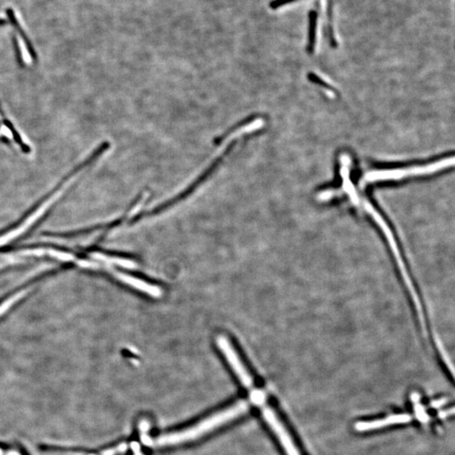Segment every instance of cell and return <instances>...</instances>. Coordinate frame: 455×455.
I'll return each mask as SVG.
<instances>
[{
    "instance_id": "obj_1",
    "label": "cell",
    "mask_w": 455,
    "mask_h": 455,
    "mask_svg": "<svg viewBox=\"0 0 455 455\" xmlns=\"http://www.w3.org/2000/svg\"><path fill=\"white\" fill-rule=\"evenodd\" d=\"M248 410V405L246 402H241L232 406L229 409L211 415L205 420L202 421L201 423H197L194 427H190L188 429L180 431V432H174L170 434L163 435L155 439H150L147 436L142 438L143 444L149 446H166L174 445V444H181L184 442L190 441L193 439H197L199 436H203L207 432H210L215 429L216 427H220L224 423H228L229 421L234 419L241 414L245 413Z\"/></svg>"
},
{
    "instance_id": "obj_2",
    "label": "cell",
    "mask_w": 455,
    "mask_h": 455,
    "mask_svg": "<svg viewBox=\"0 0 455 455\" xmlns=\"http://www.w3.org/2000/svg\"><path fill=\"white\" fill-rule=\"evenodd\" d=\"M217 343L224 357H226L227 361L232 369L236 375L238 376L239 379L241 380L242 385H245V387H251L253 384L252 378L241 361V357H239L235 349L230 343L229 339L224 336H219Z\"/></svg>"
},
{
    "instance_id": "obj_3",
    "label": "cell",
    "mask_w": 455,
    "mask_h": 455,
    "mask_svg": "<svg viewBox=\"0 0 455 455\" xmlns=\"http://www.w3.org/2000/svg\"><path fill=\"white\" fill-rule=\"evenodd\" d=\"M264 418L267 422L269 426L271 427V429L274 431L278 439L280 440L281 444L283 446L285 450L288 455H299V451L297 449L296 447L293 443L292 439L290 438L289 434L287 433V431L285 429L283 424L279 422L278 417L276 416L275 413L273 412L272 410L265 407L262 410Z\"/></svg>"
},
{
    "instance_id": "obj_4",
    "label": "cell",
    "mask_w": 455,
    "mask_h": 455,
    "mask_svg": "<svg viewBox=\"0 0 455 455\" xmlns=\"http://www.w3.org/2000/svg\"><path fill=\"white\" fill-rule=\"evenodd\" d=\"M109 271L122 283L128 285L129 287H133L134 289L144 293V294L153 297V298H159L161 296L162 291L159 287L155 285L148 283L140 278H136L134 276L129 275L126 273L120 272L116 271L114 269L111 268Z\"/></svg>"
},
{
    "instance_id": "obj_5",
    "label": "cell",
    "mask_w": 455,
    "mask_h": 455,
    "mask_svg": "<svg viewBox=\"0 0 455 455\" xmlns=\"http://www.w3.org/2000/svg\"><path fill=\"white\" fill-rule=\"evenodd\" d=\"M411 415L408 414H396L391 415L383 419L378 420L370 421V422H359L355 425V429L357 432H367L372 430L379 429L384 427H387L390 425L403 424L411 422Z\"/></svg>"
},
{
    "instance_id": "obj_6",
    "label": "cell",
    "mask_w": 455,
    "mask_h": 455,
    "mask_svg": "<svg viewBox=\"0 0 455 455\" xmlns=\"http://www.w3.org/2000/svg\"><path fill=\"white\" fill-rule=\"evenodd\" d=\"M318 14L315 10H311L308 14V42L307 51L313 53L316 42V29H317Z\"/></svg>"
},
{
    "instance_id": "obj_7",
    "label": "cell",
    "mask_w": 455,
    "mask_h": 455,
    "mask_svg": "<svg viewBox=\"0 0 455 455\" xmlns=\"http://www.w3.org/2000/svg\"><path fill=\"white\" fill-rule=\"evenodd\" d=\"M17 42H18V47H19L20 52H21V59L23 60L24 63L30 65L32 63V56L30 53L28 47L26 46V42L24 40V38H17Z\"/></svg>"
},
{
    "instance_id": "obj_8",
    "label": "cell",
    "mask_w": 455,
    "mask_h": 455,
    "mask_svg": "<svg viewBox=\"0 0 455 455\" xmlns=\"http://www.w3.org/2000/svg\"><path fill=\"white\" fill-rule=\"evenodd\" d=\"M414 410H415V416H416V418H417L420 423H428V421H429V416L427 415V411L425 410L424 406H422V405L418 402V403H415Z\"/></svg>"
},
{
    "instance_id": "obj_9",
    "label": "cell",
    "mask_w": 455,
    "mask_h": 455,
    "mask_svg": "<svg viewBox=\"0 0 455 455\" xmlns=\"http://www.w3.org/2000/svg\"><path fill=\"white\" fill-rule=\"evenodd\" d=\"M18 302V298L16 295L10 297V299H8L6 301L0 304V315H2L5 313V311H7L12 305H14V303Z\"/></svg>"
},
{
    "instance_id": "obj_10",
    "label": "cell",
    "mask_w": 455,
    "mask_h": 455,
    "mask_svg": "<svg viewBox=\"0 0 455 455\" xmlns=\"http://www.w3.org/2000/svg\"><path fill=\"white\" fill-rule=\"evenodd\" d=\"M295 1L297 0H271V2L269 3V7L273 10H278L279 8L283 7L284 5H288L291 3L295 2Z\"/></svg>"
},
{
    "instance_id": "obj_11",
    "label": "cell",
    "mask_w": 455,
    "mask_h": 455,
    "mask_svg": "<svg viewBox=\"0 0 455 455\" xmlns=\"http://www.w3.org/2000/svg\"><path fill=\"white\" fill-rule=\"evenodd\" d=\"M250 398H251V401H252L254 403H256V404L262 405L263 404L264 402H265L266 396H265V394H264L263 392H262V391L254 390V392L251 393Z\"/></svg>"
},
{
    "instance_id": "obj_12",
    "label": "cell",
    "mask_w": 455,
    "mask_h": 455,
    "mask_svg": "<svg viewBox=\"0 0 455 455\" xmlns=\"http://www.w3.org/2000/svg\"><path fill=\"white\" fill-rule=\"evenodd\" d=\"M448 402V398H440V399H436V401H432L431 402V407L432 408L438 409L440 408L442 406H444V405L447 404Z\"/></svg>"
},
{
    "instance_id": "obj_13",
    "label": "cell",
    "mask_w": 455,
    "mask_h": 455,
    "mask_svg": "<svg viewBox=\"0 0 455 455\" xmlns=\"http://www.w3.org/2000/svg\"><path fill=\"white\" fill-rule=\"evenodd\" d=\"M0 455H23L19 451L14 450L12 448H1L0 447Z\"/></svg>"
},
{
    "instance_id": "obj_14",
    "label": "cell",
    "mask_w": 455,
    "mask_h": 455,
    "mask_svg": "<svg viewBox=\"0 0 455 455\" xmlns=\"http://www.w3.org/2000/svg\"><path fill=\"white\" fill-rule=\"evenodd\" d=\"M453 414H454V408L451 407V408L447 409V410H444V411H440L438 416L440 419H444V418L448 417L449 415H453Z\"/></svg>"
},
{
    "instance_id": "obj_15",
    "label": "cell",
    "mask_w": 455,
    "mask_h": 455,
    "mask_svg": "<svg viewBox=\"0 0 455 455\" xmlns=\"http://www.w3.org/2000/svg\"><path fill=\"white\" fill-rule=\"evenodd\" d=\"M411 402H413L414 404L418 403L419 401H420V394L416 392L412 393L411 395Z\"/></svg>"
},
{
    "instance_id": "obj_16",
    "label": "cell",
    "mask_w": 455,
    "mask_h": 455,
    "mask_svg": "<svg viewBox=\"0 0 455 455\" xmlns=\"http://www.w3.org/2000/svg\"><path fill=\"white\" fill-rule=\"evenodd\" d=\"M6 23H7V21H5V19H1L0 18V25H5Z\"/></svg>"
}]
</instances>
